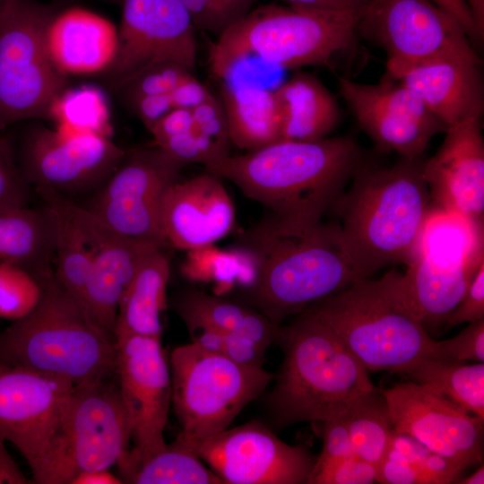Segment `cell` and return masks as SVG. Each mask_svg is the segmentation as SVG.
Wrapping results in <instances>:
<instances>
[{
    "mask_svg": "<svg viewBox=\"0 0 484 484\" xmlns=\"http://www.w3.org/2000/svg\"><path fill=\"white\" fill-rule=\"evenodd\" d=\"M155 144L185 164L201 163L206 167L229 156L194 125L186 133L160 140Z\"/></svg>",
    "mask_w": 484,
    "mask_h": 484,
    "instance_id": "ab89813d",
    "label": "cell"
},
{
    "mask_svg": "<svg viewBox=\"0 0 484 484\" xmlns=\"http://www.w3.org/2000/svg\"><path fill=\"white\" fill-rule=\"evenodd\" d=\"M192 342L240 364L263 367L266 349L254 341L203 325L187 327Z\"/></svg>",
    "mask_w": 484,
    "mask_h": 484,
    "instance_id": "8d00e7d4",
    "label": "cell"
},
{
    "mask_svg": "<svg viewBox=\"0 0 484 484\" xmlns=\"http://www.w3.org/2000/svg\"><path fill=\"white\" fill-rule=\"evenodd\" d=\"M13 151L30 186L62 194L99 189L128 151L108 136L63 132L43 125L28 129L19 149Z\"/></svg>",
    "mask_w": 484,
    "mask_h": 484,
    "instance_id": "9a60e30c",
    "label": "cell"
},
{
    "mask_svg": "<svg viewBox=\"0 0 484 484\" xmlns=\"http://www.w3.org/2000/svg\"><path fill=\"white\" fill-rule=\"evenodd\" d=\"M130 103L148 130L174 108L169 93L144 96Z\"/></svg>",
    "mask_w": 484,
    "mask_h": 484,
    "instance_id": "816d5d0a",
    "label": "cell"
},
{
    "mask_svg": "<svg viewBox=\"0 0 484 484\" xmlns=\"http://www.w3.org/2000/svg\"><path fill=\"white\" fill-rule=\"evenodd\" d=\"M49 208L54 213L56 223L55 274L82 305L91 270V250L75 224L60 211Z\"/></svg>",
    "mask_w": 484,
    "mask_h": 484,
    "instance_id": "e575fe53",
    "label": "cell"
},
{
    "mask_svg": "<svg viewBox=\"0 0 484 484\" xmlns=\"http://www.w3.org/2000/svg\"><path fill=\"white\" fill-rule=\"evenodd\" d=\"M169 247L192 251L212 246L231 230L235 208L220 177L207 171L173 183L160 212Z\"/></svg>",
    "mask_w": 484,
    "mask_h": 484,
    "instance_id": "603a6c76",
    "label": "cell"
},
{
    "mask_svg": "<svg viewBox=\"0 0 484 484\" xmlns=\"http://www.w3.org/2000/svg\"><path fill=\"white\" fill-rule=\"evenodd\" d=\"M135 484H224L191 450L175 441L143 462L126 480Z\"/></svg>",
    "mask_w": 484,
    "mask_h": 484,
    "instance_id": "d6a6232c",
    "label": "cell"
},
{
    "mask_svg": "<svg viewBox=\"0 0 484 484\" xmlns=\"http://www.w3.org/2000/svg\"><path fill=\"white\" fill-rule=\"evenodd\" d=\"M195 28L217 38L240 20L221 0H180Z\"/></svg>",
    "mask_w": 484,
    "mask_h": 484,
    "instance_id": "7bdbcfd3",
    "label": "cell"
},
{
    "mask_svg": "<svg viewBox=\"0 0 484 484\" xmlns=\"http://www.w3.org/2000/svg\"><path fill=\"white\" fill-rule=\"evenodd\" d=\"M482 263V235L476 236L457 257L437 255L419 246L407 271L397 272L400 296L425 328L446 323Z\"/></svg>",
    "mask_w": 484,
    "mask_h": 484,
    "instance_id": "7402d4cb",
    "label": "cell"
},
{
    "mask_svg": "<svg viewBox=\"0 0 484 484\" xmlns=\"http://www.w3.org/2000/svg\"><path fill=\"white\" fill-rule=\"evenodd\" d=\"M47 45L52 61L63 73H100L108 71L116 59L117 29L97 13L73 7L52 19Z\"/></svg>",
    "mask_w": 484,
    "mask_h": 484,
    "instance_id": "d4e9b609",
    "label": "cell"
},
{
    "mask_svg": "<svg viewBox=\"0 0 484 484\" xmlns=\"http://www.w3.org/2000/svg\"><path fill=\"white\" fill-rule=\"evenodd\" d=\"M75 385L45 372L0 364V436L31 469L59 428Z\"/></svg>",
    "mask_w": 484,
    "mask_h": 484,
    "instance_id": "d6986e66",
    "label": "cell"
},
{
    "mask_svg": "<svg viewBox=\"0 0 484 484\" xmlns=\"http://www.w3.org/2000/svg\"><path fill=\"white\" fill-rule=\"evenodd\" d=\"M276 341L284 358L268 406L277 426L341 418L376 387L362 364L308 309L279 327Z\"/></svg>",
    "mask_w": 484,
    "mask_h": 484,
    "instance_id": "3957f363",
    "label": "cell"
},
{
    "mask_svg": "<svg viewBox=\"0 0 484 484\" xmlns=\"http://www.w3.org/2000/svg\"><path fill=\"white\" fill-rule=\"evenodd\" d=\"M484 319V263L474 274L462 301L446 323L450 326Z\"/></svg>",
    "mask_w": 484,
    "mask_h": 484,
    "instance_id": "c3c4849f",
    "label": "cell"
},
{
    "mask_svg": "<svg viewBox=\"0 0 484 484\" xmlns=\"http://www.w3.org/2000/svg\"><path fill=\"white\" fill-rule=\"evenodd\" d=\"M34 308L0 333V364L56 375L75 385L116 374L115 343L55 272Z\"/></svg>",
    "mask_w": 484,
    "mask_h": 484,
    "instance_id": "5b68a950",
    "label": "cell"
},
{
    "mask_svg": "<svg viewBox=\"0 0 484 484\" xmlns=\"http://www.w3.org/2000/svg\"><path fill=\"white\" fill-rule=\"evenodd\" d=\"M339 91L361 129L383 151L421 158L430 140L447 126L402 82L383 78L376 84L339 78Z\"/></svg>",
    "mask_w": 484,
    "mask_h": 484,
    "instance_id": "ac0fdd59",
    "label": "cell"
},
{
    "mask_svg": "<svg viewBox=\"0 0 484 484\" xmlns=\"http://www.w3.org/2000/svg\"><path fill=\"white\" fill-rule=\"evenodd\" d=\"M481 61L474 51L434 56L386 79L411 89L447 127L480 119L484 110Z\"/></svg>",
    "mask_w": 484,
    "mask_h": 484,
    "instance_id": "cb8c5ba5",
    "label": "cell"
},
{
    "mask_svg": "<svg viewBox=\"0 0 484 484\" xmlns=\"http://www.w3.org/2000/svg\"><path fill=\"white\" fill-rule=\"evenodd\" d=\"M228 5L238 16L244 18L252 9V6L257 0H221Z\"/></svg>",
    "mask_w": 484,
    "mask_h": 484,
    "instance_id": "680465c9",
    "label": "cell"
},
{
    "mask_svg": "<svg viewBox=\"0 0 484 484\" xmlns=\"http://www.w3.org/2000/svg\"><path fill=\"white\" fill-rule=\"evenodd\" d=\"M185 165L156 144L128 151L86 208L118 233L167 249L161 205Z\"/></svg>",
    "mask_w": 484,
    "mask_h": 484,
    "instance_id": "8fae6325",
    "label": "cell"
},
{
    "mask_svg": "<svg viewBox=\"0 0 484 484\" xmlns=\"http://www.w3.org/2000/svg\"><path fill=\"white\" fill-rule=\"evenodd\" d=\"M382 390L393 430L412 436L464 470L482 462L484 420L411 380Z\"/></svg>",
    "mask_w": 484,
    "mask_h": 484,
    "instance_id": "ffe728a7",
    "label": "cell"
},
{
    "mask_svg": "<svg viewBox=\"0 0 484 484\" xmlns=\"http://www.w3.org/2000/svg\"><path fill=\"white\" fill-rule=\"evenodd\" d=\"M55 216L45 204L0 211V263L20 267L41 283L55 272Z\"/></svg>",
    "mask_w": 484,
    "mask_h": 484,
    "instance_id": "484cf974",
    "label": "cell"
},
{
    "mask_svg": "<svg viewBox=\"0 0 484 484\" xmlns=\"http://www.w3.org/2000/svg\"><path fill=\"white\" fill-rule=\"evenodd\" d=\"M112 377L75 385L59 428L30 469L33 483L71 484L82 471L125 463L131 427Z\"/></svg>",
    "mask_w": 484,
    "mask_h": 484,
    "instance_id": "9c48e42d",
    "label": "cell"
},
{
    "mask_svg": "<svg viewBox=\"0 0 484 484\" xmlns=\"http://www.w3.org/2000/svg\"><path fill=\"white\" fill-rule=\"evenodd\" d=\"M321 423L323 447L319 456L315 458L312 471L356 455L343 417Z\"/></svg>",
    "mask_w": 484,
    "mask_h": 484,
    "instance_id": "bcb514c9",
    "label": "cell"
},
{
    "mask_svg": "<svg viewBox=\"0 0 484 484\" xmlns=\"http://www.w3.org/2000/svg\"><path fill=\"white\" fill-rule=\"evenodd\" d=\"M273 91L281 117L282 140L313 142L326 138L341 119L335 98L311 73H298Z\"/></svg>",
    "mask_w": 484,
    "mask_h": 484,
    "instance_id": "83f0119b",
    "label": "cell"
},
{
    "mask_svg": "<svg viewBox=\"0 0 484 484\" xmlns=\"http://www.w3.org/2000/svg\"><path fill=\"white\" fill-rule=\"evenodd\" d=\"M437 356L459 362H484V319L469 324L455 336L436 341Z\"/></svg>",
    "mask_w": 484,
    "mask_h": 484,
    "instance_id": "b9f144b4",
    "label": "cell"
},
{
    "mask_svg": "<svg viewBox=\"0 0 484 484\" xmlns=\"http://www.w3.org/2000/svg\"><path fill=\"white\" fill-rule=\"evenodd\" d=\"M174 108L193 109L213 95L192 73L182 80L170 92Z\"/></svg>",
    "mask_w": 484,
    "mask_h": 484,
    "instance_id": "f907efd6",
    "label": "cell"
},
{
    "mask_svg": "<svg viewBox=\"0 0 484 484\" xmlns=\"http://www.w3.org/2000/svg\"><path fill=\"white\" fill-rule=\"evenodd\" d=\"M290 6L330 11L362 10L368 0H284Z\"/></svg>",
    "mask_w": 484,
    "mask_h": 484,
    "instance_id": "11a10c76",
    "label": "cell"
},
{
    "mask_svg": "<svg viewBox=\"0 0 484 484\" xmlns=\"http://www.w3.org/2000/svg\"><path fill=\"white\" fill-rule=\"evenodd\" d=\"M455 483L459 484H483L484 467L481 464L472 474L464 479H459Z\"/></svg>",
    "mask_w": 484,
    "mask_h": 484,
    "instance_id": "91938a15",
    "label": "cell"
},
{
    "mask_svg": "<svg viewBox=\"0 0 484 484\" xmlns=\"http://www.w3.org/2000/svg\"><path fill=\"white\" fill-rule=\"evenodd\" d=\"M358 32L385 50L384 77L434 56L474 51L461 23L430 0H368Z\"/></svg>",
    "mask_w": 484,
    "mask_h": 484,
    "instance_id": "4fadbf2b",
    "label": "cell"
},
{
    "mask_svg": "<svg viewBox=\"0 0 484 484\" xmlns=\"http://www.w3.org/2000/svg\"><path fill=\"white\" fill-rule=\"evenodd\" d=\"M355 454L376 465L390 446L393 431L382 388L358 397L343 415Z\"/></svg>",
    "mask_w": 484,
    "mask_h": 484,
    "instance_id": "1f68e13d",
    "label": "cell"
},
{
    "mask_svg": "<svg viewBox=\"0 0 484 484\" xmlns=\"http://www.w3.org/2000/svg\"><path fill=\"white\" fill-rule=\"evenodd\" d=\"M165 249L151 246L120 299L114 339L122 335L161 338L160 315L167 307L169 261Z\"/></svg>",
    "mask_w": 484,
    "mask_h": 484,
    "instance_id": "4316f807",
    "label": "cell"
},
{
    "mask_svg": "<svg viewBox=\"0 0 484 484\" xmlns=\"http://www.w3.org/2000/svg\"><path fill=\"white\" fill-rule=\"evenodd\" d=\"M396 271L363 278L308 309L368 371L404 374L437 356L436 341L402 301Z\"/></svg>",
    "mask_w": 484,
    "mask_h": 484,
    "instance_id": "52a82bcc",
    "label": "cell"
},
{
    "mask_svg": "<svg viewBox=\"0 0 484 484\" xmlns=\"http://www.w3.org/2000/svg\"><path fill=\"white\" fill-rule=\"evenodd\" d=\"M5 440L0 436V484L33 483L20 469L7 450Z\"/></svg>",
    "mask_w": 484,
    "mask_h": 484,
    "instance_id": "db71d44e",
    "label": "cell"
},
{
    "mask_svg": "<svg viewBox=\"0 0 484 484\" xmlns=\"http://www.w3.org/2000/svg\"><path fill=\"white\" fill-rule=\"evenodd\" d=\"M436 152L423 162L430 199L483 232L484 141L480 119L448 126Z\"/></svg>",
    "mask_w": 484,
    "mask_h": 484,
    "instance_id": "44dd1931",
    "label": "cell"
},
{
    "mask_svg": "<svg viewBox=\"0 0 484 484\" xmlns=\"http://www.w3.org/2000/svg\"><path fill=\"white\" fill-rule=\"evenodd\" d=\"M363 164L357 143L340 136L283 140L205 168L271 210V220L281 231L302 234L322 222Z\"/></svg>",
    "mask_w": 484,
    "mask_h": 484,
    "instance_id": "6da1fadb",
    "label": "cell"
},
{
    "mask_svg": "<svg viewBox=\"0 0 484 484\" xmlns=\"http://www.w3.org/2000/svg\"><path fill=\"white\" fill-rule=\"evenodd\" d=\"M376 482L375 465L357 455L312 471L307 480L308 484H371Z\"/></svg>",
    "mask_w": 484,
    "mask_h": 484,
    "instance_id": "60d3db41",
    "label": "cell"
},
{
    "mask_svg": "<svg viewBox=\"0 0 484 484\" xmlns=\"http://www.w3.org/2000/svg\"><path fill=\"white\" fill-rule=\"evenodd\" d=\"M175 307L187 327L203 325L235 333L266 350L276 341L280 327L260 311L200 290L184 293Z\"/></svg>",
    "mask_w": 484,
    "mask_h": 484,
    "instance_id": "f546056e",
    "label": "cell"
},
{
    "mask_svg": "<svg viewBox=\"0 0 484 484\" xmlns=\"http://www.w3.org/2000/svg\"><path fill=\"white\" fill-rule=\"evenodd\" d=\"M362 10L261 5L218 37L210 50L211 70L226 80L251 56L282 69L329 65L353 47Z\"/></svg>",
    "mask_w": 484,
    "mask_h": 484,
    "instance_id": "8992f818",
    "label": "cell"
},
{
    "mask_svg": "<svg viewBox=\"0 0 484 484\" xmlns=\"http://www.w3.org/2000/svg\"><path fill=\"white\" fill-rule=\"evenodd\" d=\"M124 481L108 469L86 471L76 475L71 484H121Z\"/></svg>",
    "mask_w": 484,
    "mask_h": 484,
    "instance_id": "9f6ffc18",
    "label": "cell"
},
{
    "mask_svg": "<svg viewBox=\"0 0 484 484\" xmlns=\"http://www.w3.org/2000/svg\"><path fill=\"white\" fill-rule=\"evenodd\" d=\"M480 34L484 35V0H466Z\"/></svg>",
    "mask_w": 484,
    "mask_h": 484,
    "instance_id": "6f0895ef",
    "label": "cell"
},
{
    "mask_svg": "<svg viewBox=\"0 0 484 484\" xmlns=\"http://www.w3.org/2000/svg\"><path fill=\"white\" fill-rule=\"evenodd\" d=\"M247 235L256 260L251 295L259 311L278 326L361 279L345 255L336 224L321 222L307 232L290 234L269 219Z\"/></svg>",
    "mask_w": 484,
    "mask_h": 484,
    "instance_id": "277c9868",
    "label": "cell"
},
{
    "mask_svg": "<svg viewBox=\"0 0 484 484\" xmlns=\"http://www.w3.org/2000/svg\"><path fill=\"white\" fill-rule=\"evenodd\" d=\"M421 158L389 168L365 163L334 204L345 255L359 278L395 264H408L418 250L430 194Z\"/></svg>",
    "mask_w": 484,
    "mask_h": 484,
    "instance_id": "7a4b0ae2",
    "label": "cell"
},
{
    "mask_svg": "<svg viewBox=\"0 0 484 484\" xmlns=\"http://www.w3.org/2000/svg\"><path fill=\"white\" fill-rule=\"evenodd\" d=\"M231 143L253 151L283 141L281 117L273 90L239 84L220 89Z\"/></svg>",
    "mask_w": 484,
    "mask_h": 484,
    "instance_id": "f1b7e54d",
    "label": "cell"
},
{
    "mask_svg": "<svg viewBox=\"0 0 484 484\" xmlns=\"http://www.w3.org/2000/svg\"><path fill=\"white\" fill-rule=\"evenodd\" d=\"M190 73L176 65H161L146 71L123 89L126 90L132 102L144 96L169 93Z\"/></svg>",
    "mask_w": 484,
    "mask_h": 484,
    "instance_id": "ee69618b",
    "label": "cell"
},
{
    "mask_svg": "<svg viewBox=\"0 0 484 484\" xmlns=\"http://www.w3.org/2000/svg\"><path fill=\"white\" fill-rule=\"evenodd\" d=\"M116 375L134 443L120 468L124 482L147 459L163 450L171 403V376L161 338H115Z\"/></svg>",
    "mask_w": 484,
    "mask_h": 484,
    "instance_id": "7c38bea8",
    "label": "cell"
},
{
    "mask_svg": "<svg viewBox=\"0 0 484 484\" xmlns=\"http://www.w3.org/2000/svg\"><path fill=\"white\" fill-rule=\"evenodd\" d=\"M56 13L34 0H6L0 17V134L24 120L50 118L52 105L68 88L47 45Z\"/></svg>",
    "mask_w": 484,
    "mask_h": 484,
    "instance_id": "30bf717a",
    "label": "cell"
},
{
    "mask_svg": "<svg viewBox=\"0 0 484 484\" xmlns=\"http://www.w3.org/2000/svg\"><path fill=\"white\" fill-rule=\"evenodd\" d=\"M403 375L424 385L460 409L484 420V364H467L439 356L420 359Z\"/></svg>",
    "mask_w": 484,
    "mask_h": 484,
    "instance_id": "4dcf8cb0",
    "label": "cell"
},
{
    "mask_svg": "<svg viewBox=\"0 0 484 484\" xmlns=\"http://www.w3.org/2000/svg\"><path fill=\"white\" fill-rule=\"evenodd\" d=\"M5 3H6V0H0V17L4 8Z\"/></svg>",
    "mask_w": 484,
    "mask_h": 484,
    "instance_id": "94428289",
    "label": "cell"
},
{
    "mask_svg": "<svg viewBox=\"0 0 484 484\" xmlns=\"http://www.w3.org/2000/svg\"><path fill=\"white\" fill-rule=\"evenodd\" d=\"M30 186L18 166L12 142L0 134V211L27 206Z\"/></svg>",
    "mask_w": 484,
    "mask_h": 484,
    "instance_id": "f35d334b",
    "label": "cell"
},
{
    "mask_svg": "<svg viewBox=\"0 0 484 484\" xmlns=\"http://www.w3.org/2000/svg\"><path fill=\"white\" fill-rule=\"evenodd\" d=\"M34 190L44 204L67 216L89 244L91 270L82 305L98 328L115 343L114 329L122 295L146 251L155 246L118 233L60 192L45 186H35Z\"/></svg>",
    "mask_w": 484,
    "mask_h": 484,
    "instance_id": "2e32d148",
    "label": "cell"
},
{
    "mask_svg": "<svg viewBox=\"0 0 484 484\" xmlns=\"http://www.w3.org/2000/svg\"><path fill=\"white\" fill-rule=\"evenodd\" d=\"M110 3L121 4L122 0H105Z\"/></svg>",
    "mask_w": 484,
    "mask_h": 484,
    "instance_id": "6125c7cd",
    "label": "cell"
},
{
    "mask_svg": "<svg viewBox=\"0 0 484 484\" xmlns=\"http://www.w3.org/2000/svg\"><path fill=\"white\" fill-rule=\"evenodd\" d=\"M194 117L191 109L173 108L151 128L150 133L154 142L186 133L194 127Z\"/></svg>",
    "mask_w": 484,
    "mask_h": 484,
    "instance_id": "681fc988",
    "label": "cell"
},
{
    "mask_svg": "<svg viewBox=\"0 0 484 484\" xmlns=\"http://www.w3.org/2000/svg\"><path fill=\"white\" fill-rule=\"evenodd\" d=\"M453 15L462 26L471 41L483 39L466 0H430Z\"/></svg>",
    "mask_w": 484,
    "mask_h": 484,
    "instance_id": "f5cc1de1",
    "label": "cell"
},
{
    "mask_svg": "<svg viewBox=\"0 0 484 484\" xmlns=\"http://www.w3.org/2000/svg\"><path fill=\"white\" fill-rule=\"evenodd\" d=\"M41 284L25 270L0 263V318L15 321L39 302Z\"/></svg>",
    "mask_w": 484,
    "mask_h": 484,
    "instance_id": "d590c367",
    "label": "cell"
},
{
    "mask_svg": "<svg viewBox=\"0 0 484 484\" xmlns=\"http://www.w3.org/2000/svg\"><path fill=\"white\" fill-rule=\"evenodd\" d=\"M375 468L378 483L431 484L420 471L391 445Z\"/></svg>",
    "mask_w": 484,
    "mask_h": 484,
    "instance_id": "7dc6e473",
    "label": "cell"
},
{
    "mask_svg": "<svg viewBox=\"0 0 484 484\" xmlns=\"http://www.w3.org/2000/svg\"><path fill=\"white\" fill-rule=\"evenodd\" d=\"M224 484L307 483L315 459L267 427L250 422L227 428L190 449Z\"/></svg>",
    "mask_w": 484,
    "mask_h": 484,
    "instance_id": "e0dca14e",
    "label": "cell"
},
{
    "mask_svg": "<svg viewBox=\"0 0 484 484\" xmlns=\"http://www.w3.org/2000/svg\"><path fill=\"white\" fill-rule=\"evenodd\" d=\"M390 445L420 471L431 484L455 483L464 471L407 434L393 430Z\"/></svg>",
    "mask_w": 484,
    "mask_h": 484,
    "instance_id": "74e56055",
    "label": "cell"
},
{
    "mask_svg": "<svg viewBox=\"0 0 484 484\" xmlns=\"http://www.w3.org/2000/svg\"><path fill=\"white\" fill-rule=\"evenodd\" d=\"M169 366L171 402L181 428L175 442L189 450L227 429L274 377L194 342L175 348Z\"/></svg>",
    "mask_w": 484,
    "mask_h": 484,
    "instance_id": "ba28073f",
    "label": "cell"
},
{
    "mask_svg": "<svg viewBox=\"0 0 484 484\" xmlns=\"http://www.w3.org/2000/svg\"><path fill=\"white\" fill-rule=\"evenodd\" d=\"M194 127L209 138L220 151L229 155L231 143L228 120L221 101L212 96L191 109Z\"/></svg>",
    "mask_w": 484,
    "mask_h": 484,
    "instance_id": "f6af8a7d",
    "label": "cell"
},
{
    "mask_svg": "<svg viewBox=\"0 0 484 484\" xmlns=\"http://www.w3.org/2000/svg\"><path fill=\"white\" fill-rule=\"evenodd\" d=\"M120 4L117 52L108 70L116 89L161 65L194 70L195 27L180 0H122Z\"/></svg>",
    "mask_w": 484,
    "mask_h": 484,
    "instance_id": "5bb4252c",
    "label": "cell"
},
{
    "mask_svg": "<svg viewBox=\"0 0 484 484\" xmlns=\"http://www.w3.org/2000/svg\"><path fill=\"white\" fill-rule=\"evenodd\" d=\"M50 118L57 123L56 129L63 132L92 133L111 137L106 96L92 85L67 88L52 105Z\"/></svg>",
    "mask_w": 484,
    "mask_h": 484,
    "instance_id": "836d02e7",
    "label": "cell"
}]
</instances>
